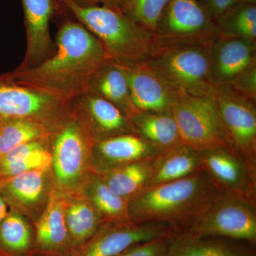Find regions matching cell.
Instances as JSON below:
<instances>
[{
    "label": "cell",
    "instance_id": "cell-1",
    "mask_svg": "<svg viewBox=\"0 0 256 256\" xmlns=\"http://www.w3.org/2000/svg\"><path fill=\"white\" fill-rule=\"evenodd\" d=\"M55 52L32 68L15 69V80L73 101L88 90L92 76L111 60L100 40L82 24H64Z\"/></svg>",
    "mask_w": 256,
    "mask_h": 256
},
{
    "label": "cell",
    "instance_id": "cell-2",
    "mask_svg": "<svg viewBox=\"0 0 256 256\" xmlns=\"http://www.w3.org/2000/svg\"><path fill=\"white\" fill-rule=\"evenodd\" d=\"M218 191L206 173L200 170L176 181L150 186L129 202L130 220L188 228L214 200Z\"/></svg>",
    "mask_w": 256,
    "mask_h": 256
},
{
    "label": "cell",
    "instance_id": "cell-3",
    "mask_svg": "<svg viewBox=\"0 0 256 256\" xmlns=\"http://www.w3.org/2000/svg\"><path fill=\"white\" fill-rule=\"evenodd\" d=\"M88 31L95 35L114 63L132 68L146 64L156 52L151 32L142 28L119 8L82 5L60 0Z\"/></svg>",
    "mask_w": 256,
    "mask_h": 256
},
{
    "label": "cell",
    "instance_id": "cell-4",
    "mask_svg": "<svg viewBox=\"0 0 256 256\" xmlns=\"http://www.w3.org/2000/svg\"><path fill=\"white\" fill-rule=\"evenodd\" d=\"M182 232L256 246V203L239 195L220 191L203 213Z\"/></svg>",
    "mask_w": 256,
    "mask_h": 256
},
{
    "label": "cell",
    "instance_id": "cell-5",
    "mask_svg": "<svg viewBox=\"0 0 256 256\" xmlns=\"http://www.w3.org/2000/svg\"><path fill=\"white\" fill-rule=\"evenodd\" d=\"M146 65L161 74L178 90L195 96H212L208 44L158 48Z\"/></svg>",
    "mask_w": 256,
    "mask_h": 256
},
{
    "label": "cell",
    "instance_id": "cell-6",
    "mask_svg": "<svg viewBox=\"0 0 256 256\" xmlns=\"http://www.w3.org/2000/svg\"><path fill=\"white\" fill-rule=\"evenodd\" d=\"M172 112L184 144L198 151L218 146L233 149L212 96H192L180 90Z\"/></svg>",
    "mask_w": 256,
    "mask_h": 256
},
{
    "label": "cell",
    "instance_id": "cell-7",
    "mask_svg": "<svg viewBox=\"0 0 256 256\" xmlns=\"http://www.w3.org/2000/svg\"><path fill=\"white\" fill-rule=\"evenodd\" d=\"M156 50L210 44L217 35L213 20L197 0H170L154 32Z\"/></svg>",
    "mask_w": 256,
    "mask_h": 256
},
{
    "label": "cell",
    "instance_id": "cell-8",
    "mask_svg": "<svg viewBox=\"0 0 256 256\" xmlns=\"http://www.w3.org/2000/svg\"><path fill=\"white\" fill-rule=\"evenodd\" d=\"M212 97L232 148L256 166V102L240 95L229 84L216 86Z\"/></svg>",
    "mask_w": 256,
    "mask_h": 256
},
{
    "label": "cell",
    "instance_id": "cell-9",
    "mask_svg": "<svg viewBox=\"0 0 256 256\" xmlns=\"http://www.w3.org/2000/svg\"><path fill=\"white\" fill-rule=\"evenodd\" d=\"M72 101L15 80L9 73L0 75V120L28 118L43 121L70 108Z\"/></svg>",
    "mask_w": 256,
    "mask_h": 256
},
{
    "label": "cell",
    "instance_id": "cell-10",
    "mask_svg": "<svg viewBox=\"0 0 256 256\" xmlns=\"http://www.w3.org/2000/svg\"><path fill=\"white\" fill-rule=\"evenodd\" d=\"M200 152L202 170L218 191L239 195L256 203V166L226 146Z\"/></svg>",
    "mask_w": 256,
    "mask_h": 256
},
{
    "label": "cell",
    "instance_id": "cell-11",
    "mask_svg": "<svg viewBox=\"0 0 256 256\" xmlns=\"http://www.w3.org/2000/svg\"><path fill=\"white\" fill-rule=\"evenodd\" d=\"M101 228L80 256H118L137 244L178 233L172 226L156 222H108Z\"/></svg>",
    "mask_w": 256,
    "mask_h": 256
},
{
    "label": "cell",
    "instance_id": "cell-12",
    "mask_svg": "<svg viewBox=\"0 0 256 256\" xmlns=\"http://www.w3.org/2000/svg\"><path fill=\"white\" fill-rule=\"evenodd\" d=\"M208 58L214 86L228 84L256 62V42L217 34L208 44Z\"/></svg>",
    "mask_w": 256,
    "mask_h": 256
},
{
    "label": "cell",
    "instance_id": "cell-13",
    "mask_svg": "<svg viewBox=\"0 0 256 256\" xmlns=\"http://www.w3.org/2000/svg\"><path fill=\"white\" fill-rule=\"evenodd\" d=\"M124 67L131 98L136 110L169 112L178 98V89L146 64Z\"/></svg>",
    "mask_w": 256,
    "mask_h": 256
},
{
    "label": "cell",
    "instance_id": "cell-14",
    "mask_svg": "<svg viewBox=\"0 0 256 256\" xmlns=\"http://www.w3.org/2000/svg\"><path fill=\"white\" fill-rule=\"evenodd\" d=\"M28 46L20 70L32 68L53 53L50 24L54 11V0H22Z\"/></svg>",
    "mask_w": 256,
    "mask_h": 256
},
{
    "label": "cell",
    "instance_id": "cell-15",
    "mask_svg": "<svg viewBox=\"0 0 256 256\" xmlns=\"http://www.w3.org/2000/svg\"><path fill=\"white\" fill-rule=\"evenodd\" d=\"M87 140L84 129L76 122L66 124L56 138L52 165L56 178L63 185L78 180L86 158Z\"/></svg>",
    "mask_w": 256,
    "mask_h": 256
},
{
    "label": "cell",
    "instance_id": "cell-16",
    "mask_svg": "<svg viewBox=\"0 0 256 256\" xmlns=\"http://www.w3.org/2000/svg\"><path fill=\"white\" fill-rule=\"evenodd\" d=\"M161 152L136 133L108 138L95 144L96 162L102 174L124 165L153 159Z\"/></svg>",
    "mask_w": 256,
    "mask_h": 256
},
{
    "label": "cell",
    "instance_id": "cell-17",
    "mask_svg": "<svg viewBox=\"0 0 256 256\" xmlns=\"http://www.w3.org/2000/svg\"><path fill=\"white\" fill-rule=\"evenodd\" d=\"M168 256H256V246L234 239L178 232Z\"/></svg>",
    "mask_w": 256,
    "mask_h": 256
},
{
    "label": "cell",
    "instance_id": "cell-18",
    "mask_svg": "<svg viewBox=\"0 0 256 256\" xmlns=\"http://www.w3.org/2000/svg\"><path fill=\"white\" fill-rule=\"evenodd\" d=\"M201 170V152L182 143L161 152L153 158L148 188L181 180Z\"/></svg>",
    "mask_w": 256,
    "mask_h": 256
},
{
    "label": "cell",
    "instance_id": "cell-19",
    "mask_svg": "<svg viewBox=\"0 0 256 256\" xmlns=\"http://www.w3.org/2000/svg\"><path fill=\"white\" fill-rule=\"evenodd\" d=\"M74 100L82 102L84 110L88 114L98 136L96 142L120 134L136 133L130 119L104 98L88 92Z\"/></svg>",
    "mask_w": 256,
    "mask_h": 256
},
{
    "label": "cell",
    "instance_id": "cell-20",
    "mask_svg": "<svg viewBox=\"0 0 256 256\" xmlns=\"http://www.w3.org/2000/svg\"><path fill=\"white\" fill-rule=\"evenodd\" d=\"M88 92L109 101L129 119L138 112L132 102L124 67L112 60L106 63L94 74Z\"/></svg>",
    "mask_w": 256,
    "mask_h": 256
},
{
    "label": "cell",
    "instance_id": "cell-21",
    "mask_svg": "<svg viewBox=\"0 0 256 256\" xmlns=\"http://www.w3.org/2000/svg\"><path fill=\"white\" fill-rule=\"evenodd\" d=\"M130 121L134 132L160 150H166L183 143L172 111H139L131 118Z\"/></svg>",
    "mask_w": 256,
    "mask_h": 256
},
{
    "label": "cell",
    "instance_id": "cell-22",
    "mask_svg": "<svg viewBox=\"0 0 256 256\" xmlns=\"http://www.w3.org/2000/svg\"><path fill=\"white\" fill-rule=\"evenodd\" d=\"M152 161L141 160L119 166L101 174V178L114 194L130 202L149 186Z\"/></svg>",
    "mask_w": 256,
    "mask_h": 256
},
{
    "label": "cell",
    "instance_id": "cell-23",
    "mask_svg": "<svg viewBox=\"0 0 256 256\" xmlns=\"http://www.w3.org/2000/svg\"><path fill=\"white\" fill-rule=\"evenodd\" d=\"M52 165V156L40 140L22 144L0 158V180L32 171H46Z\"/></svg>",
    "mask_w": 256,
    "mask_h": 256
},
{
    "label": "cell",
    "instance_id": "cell-24",
    "mask_svg": "<svg viewBox=\"0 0 256 256\" xmlns=\"http://www.w3.org/2000/svg\"><path fill=\"white\" fill-rule=\"evenodd\" d=\"M68 235L62 202L58 197L52 196L37 225V242L43 248L54 250L63 246Z\"/></svg>",
    "mask_w": 256,
    "mask_h": 256
},
{
    "label": "cell",
    "instance_id": "cell-25",
    "mask_svg": "<svg viewBox=\"0 0 256 256\" xmlns=\"http://www.w3.org/2000/svg\"><path fill=\"white\" fill-rule=\"evenodd\" d=\"M217 34L256 42V6L237 3L213 20Z\"/></svg>",
    "mask_w": 256,
    "mask_h": 256
},
{
    "label": "cell",
    "instance_id": "cell-26",
    "mask_svg": "<svg viewBox=\"0 0 256 256\" xmlns=\"http://www.w3.org/2000/svg\"><path fill=\"white\" fill-rule=\"evenodd\" d=\"M48 134L45 124L28 118L0 120V156L11 150L33 141L40 140Z\"/></svg>",
    "mask_w": 256,
    "mask_h": 256
},
{
    "label": "cell",
    "instance_id": "cell-27",
    "mask_svg": "<svg viewBox=\"0 0 256 256\" xmlns=\"http://www.w3.org/2000/svg\"><path fill=\"white\" fill-rule=\"evenodd\" d=\"M102 218L90 202H74L66 212L68 234L74 244L92 238L100 228Z\"/></svg>",
    "mask_w": 256,
    "mask_h": 256
},
{
    "label": "cell",
    "instance_id": "cell-28",
    "mask_svg": "<svg viewBox=\"0 0 256 256\" xmlns=\"http://www.w3.org/2000/svg\"><path fill=\"white\" fill-rule=\"evenodd\" d=\"M44 186V171L32 170L0 180V194L4 198L31 204L38 201Z\"/></svg>",
    "mask_w": 256,
    "mask_h": 256
},
{
    "label": "cell",
    "instance_id": "cell-29",
    "mask_svg": "<svg viewBox=\"0 0 256 256\" xmlns=\"http://www.w3.org/2000/svg\"><path fill=\"white\" fill-rule=\"evenodd\" d=\"M88 193L90 203L104 220L108 222L130 220L128 212L129 202L114 194L102 178L92 180Z\"/></svg>",
    "mask_w": 256,
    "mask_h": 256
},
{
    "label": "cell",
    "instance_id": "cell-30",
    "mask_svg": "<svg viewBox=\"0 0 256 256\" xmlns=\"http://www.w3.org/2000/svg\"><path fill=\"white\" fill-rule=\"evenodd\" d=\"M170 0H122L120 9L142 28L154 32Z\"/></svg>",
    "mask_w": 256,
    "mask_h": 256
},
{
    "label": "cell",
    "instance_id": "cell-31",
    "mask_svg": "<svg viewBox=\"0 0 256 256\" xmlns=\"http://www.w3.org/2000/svg\"><path fill=\"white\" fill-rule=\"evenodd\" d=\"M31 242L28 224L20 216L10 213L0 224V249L5 252H22Z\"/></svg>",
    "mask_w": 256,
    "mask_h": 256
},
{
    "label": "cell",
    "instance_id": "cell-32",
    "mask_svg": "<svg viewBox=\"0 0 256 256\" xmlns=\"http://www.w3.org/2000/svg\"><path fill=\"white\" fill-rule=\"evenodd\" d=\"M174 235L141 242L130 248L118 256H168L170 244Z\"/></svg>",
    "mask_w": 256,
    "mask_h": 256
},
{
    "label": "cell",
    "instance_id": "cell-33",
    "mask_svg": "<svg viewBox=\"0 0 256 256\" xmlns=\"http://www.w3.org/2000/svg\"><path fill=\"white\" fill-rule=\"evenodd\" d=\"M236 92L249 100L256 101V62L229 82Z\"/></svg>",
    "mask_w": 256,
    "mask_h": 256
},
{
    "label": "cell",
    "instance_id": "cell-34",
    "mask_svg": "<svg viewBox=\"0 0 256 256\" xmlns=\"http://www.w3.org/2000/svg\"><path fill=\"white\" fill-rule=\"evenodd\" d=\"M200 3L214 20L235 6L238 0H202Z\"/></svg>",
    "mask_w": 256,
    "mask_h": 256
},
{
    "label": "cell",
    "instance_id": "cell-35",
    "mask_svg": "<svg viewBox=\"0 0 256 256\" xmlns=\"http://www.w3.org/2000/svg\"><path fill=\"white\" fill-rule=\"evenodd\" d=\"M77 3L82 5H108V6H116L119 8L120 6L122 0H74Z\"/></svg>",
    "mask_w": 256,
    "mask_h": 256
},
{
    "label": "cell",
    "instance_id": "cell-36",
    "mask_svg": "<svg viewBox=\"0 0 256 256\" xmlns=\"http://www.w3.org/2000/svg\"><path fill=\"white\" fill-rule=\"evenodd\" d=\"M8 206H6V201L4 200L2 195L0 194V224L6 218L8 215Z\"/></svg>",
    "mask_w": 256,
    "mask_h": 256
},
{
    "label": "cell",
    "instance_id": "cell-37",
    "mask_svg": "<svg viewBox=\"0 0 256 256\" xmlns=\"http://www.w3.org/2000/svg\"><path fill=\"white\" fill-rule=\"evenodd\" d=\"M256 0H238V3H244V4H255Z\"/></svg>",
    "mask_w": 256,
    "mask_h": 256
},
{
    "label": "cell",
    "instance_id": "cell-38",
    "mask_svg": "<svg viewBox=\"0 0 256 256\" xmlns=\"http://www.w3.org/2000/svg\"><path fill=\"white\" fill-rule=\"evenodd\" d=\"M0 256H4L2 254L1 250H0Z\"/></svg>",
    "mask_w": 256,
    "mask_h": 256
}]
</instances>
